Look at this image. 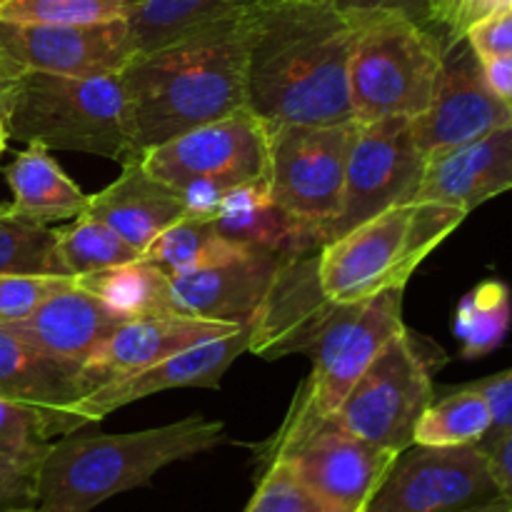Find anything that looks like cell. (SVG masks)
Returning <instances> with one entry per match:
<instances>
[{
    "mask_svg": "<svg viewBox=\"0 0 512 512\" xmlns=\"http://www.w3.org/2000/svg\"><path fill=\"white\" fill-rule=\"evenodd\" d=\"M358 18L313 0H278L255 18L245 68V108L263 125L353 120L350 55Z\"/></svg>",
    "mask_w": 512,
    "mask_h": 512,
    "instance_id": "1",
    "label": "cell"
},
{
    "mask_svg": "<svg viewBox=\"0 0 512 512\" xmlns=\"http://www.w3.org/2000/svg\"><path fill=\"white\" fill-rule=\"evenodd\" d=\"M258 13L203 25L128 60L118 78L140 155L245 108V68Z\"/></svg>",
    "mask_w": 512,
    "mask_h": 512,
    "instance_id": "2",
    "label": "cell"
},
{
    "mask_svg": "<svg viewBox=\"0 0 512 512\" xmlns=\"http://www.w3.org/2000/svg\"><path fill=\"white\" fill-rule=\"evenodd\" d=\"M225 443V425L190 415L163 428L120 435H63L40 473L43 512H90L105 500L143 488L168 465Z\"/></svg>",
    "mask_w": 512,
    "mask_h": 512,
    "instance_id": "3",
    "label": "cell"
},
{
    "mask_svg": "<svg viewBox=\"0 0 512 512\" xmlns=\"http://www.w3.org/2000/svg\"><path fill=\"white\" fill-rule=\"evenodd\" d=\"M3 120L10 138L28 145L100 155L120 165L140 158L118 73L13 75Z\"/></svg>",
    "mask_w": 512,
    "mask_h": 512,
    "instance_id": "4",
    "label": "cell"
},
{
    "mask_svg": "<svg viewBox=\"0 0 512 512\" xmlns=\"http://www.w3.org/2000/svg\"><path fill=\"white\" fill-rule=\"evenodd\" d=\"M468 218L450 205L410 200L330 240L318 255L320 285L335 303L405 288L418 265Z\"/></svg>",
    "mask_w": 512,
    "mask_h": 512,
    "instance_id": "5",
    "label": "cell"
},
{
    "mask_svg": "<svg viewBox=\"0 0 512 512\" xmlns=\"http://www.w3.org/2000/svg\"><path fill=\"white\" fill-rule=\"evenodd\" d=\"M358 38L350 55L355 123L418 118L433 103L445 48L438 35L398 13H353Z\"/></svg>",
    "mask_w": 512,
    "mask_h": 512,
    "instance_id": "6",
    "label": "cell"
},
{
    "mask_svg": "<svg viewBox=\"0 0 512 512\" xmlns=\"http://www.w3.org/2000/svg\"><path fill=\"white\" fill-rule=\"evenodd\" d=\"M263 458H280L333 512H368L398 455L358 438L303 393Z\"/></svg>",
    "mask_w": 512,
    "mask_h": 512,
    "instance_id": "7",
    "label": "cell"
},
{
    "mask_svg": "<svg viewBox=\"0 0 512 512\" xmlns=\"http://www.w3.org/2000/svg\"><path fill=\"white\" fill-rule=\"evenodd\" d=\"M433 400L428 365L403 328L375 355L333 415L353 435L398 455L413 445L415 425Z\"/></svg>",
    "mask_w": 512,
    "mask_h": 512,
    "instance_id": "8",
    "label": "cell"
},
{
    "mask_svg": "<svg viewBox=\"0 0 512 512\" xmlns=\"http://www.w3.org/2000/svg\"><path fill=\"white\" fill-rule=\"evenodd\" d=\"M268 130L270 195L298 218L318 223L330 238V225L340 210L358 123L338 125H265Z\"/></svg>",
    "mask_w": 512,
    "mask_h": 512,
    "instance_id": "9",
    "label": "cell"
},
{
    "mask_svg": "<svg viewBox=\"0 0 512 512\" xmlns=\"http://www.w3.org/2000/svg\"><path fill=\"white\" fill-rule=\"evenodd\" d=\"M423 170L425 155L410 133V118L358 123L328 243L395 205L415 200Z\"/></svg>",
    "mask_w": 512,
    "mask_h": 512,
    "instance_id": "10",
    "label": "cell"
},
{
    "mask_svg": "<svg viewBox=\"0 0 512 512\" xmlns=\"http://www.w3.org/2000/svg\"><path fill=\"white\" fill-rule=\"evenodd\" d=\"M403 290L388 288L370 298L335 305L310 348L313 370L308 383L300 388L305 400L320 413L333 415L375 355L405 328Z\"/></svg>",
    "mask_w": 512,
    "mask_h": 512,
    "instance_id": "11",
    "label": "cell"
},
{
    "mask_svg": "<svg viewBox=\"0 0 512 512\" xmlns=\"http://www.w3.org/2000/svg\"><path fill=\"white\" fill-rule=\"evenodd\" d=\"M498 498L500 490L480 445H410L398 453L368 512H465Z\"/></svg>",
    "mask_w": 512,
    "mask_h": 512,
    "instance_id": "12",
    "label": "cell"
},
{
    "mask_svg": "<svg viewBox=\"0 0 512 512\" xmlns=\"http://www.w3.org/2000/svg\"><path fill=\"white\" fill-rule=\"evenodd\" d=\"M140 163L163 183L183 188L190 180H210L230 190L265 178L268 170V130L248 108H240L213 123L180 133L153 145Z\"/></svg>",
    "mask_w": 512,
    "mask_h": 512,
    "instance_id": "13",
    "label": "cell"
},
{
    "mask_svg": "<svg viewBox=\"0 0 512 512\" xmlns=\"http://www.w3.org/2000/svg\"><path fill=\"white\" fill-rule=\"evenodd\" d=\"M138 53L128 18L53 25L0 20V75H115Z\"/></svg>",
    "mask_w": 512,
    "mask_h": 512,
    "instance_id": "14",
    "label": "cell"
},
{
    "mask_svg": "<svg viewBox=\"0 0 512 512\" xmlns=\"http://www.w3.org/2000/svg\"><path fill=\"white\" fill-rule=\"evenodd\" d=\"M505 125H512V108L493 93L478 55L463 40L445 53L433 103L418 118H410V133L420 153L430 158Z\"/></svg>",
    "mask_w": 512,
    "mask_h": 512,
    "instance_id": "15",
    "label": "cell"
},
{
    "mask_svg": "<svg viewBox=\"0 0 512 512\" xmlns=\"http://www.w3.org/2000/svg\"><path fill=\"white\" fill-rule=\"evenodd\" d=\"M318 255L288 258L278 265L268 293L248 320V350L265 360L308 355L335 310V300L320 285Z\"/></svg>",
    "mask_w": 512,
    "mask_h": 512,
    "instance_id": "16",
    "label": "cell"
},
{
    "mask_svg": "<svg viewBox=\"0 0 512 512\" xmlns=\"http://www.w3.org/2000/svg\"><path fill=\"white\" fill-rule=\"evenodd\" d=\"M240 328L243 325L238 323H220L180 313L125 320L85 360L80 368V383L88 395L90 390L110 380L133 375L170 355L225 338Z\"/></svg>",
    "mask_w": 512,
    "mask_h": 512,
    "instance_id": "17",
    "label": "cell"
},
{
    "mask_svg": "<svg viewBox=\"0 0 512 512\" xmlns=\"http://www.w3.org/2000/svg\"><path fill=\"white\" fill-rule=\"evenodd\" d=\"M250 333L243 325L225 338L210 340V343L195 345V348L175 353L150 368L138 370L133 375H123L100 388L90 390L88 395L75 403V415L88 423H98L105 415L115 413L130 403L148 398V395L163 393L173 388H218L225 370L248 350Z\"/></svg>",
    "mask_w": 512,
    "mask_h": 512,
    "instance_id": "18",
    "label": "cell"
},
{
    "mask_svg": "<svg viewBox=\"0 0 512 512\" xmlns=\"http://www.w3.org/2000/svg\"><path fill=\"white\" fill-rule=\"evenodd\" d=\"M280 263L283 258L268 250L243 245L238 253L218 263L183 275H170L175 313L248 325Z\"/></svg>",
    "mask_w": 512,
    "mask_h": 512,
    "instance_id": "19",
    "label": "cell"
},
{
    "mask_svg": "<svg viewBox=\"0 0 512 512\" xmlns=\"http://www.w3.org/2000/svg\"><path fill=\"white\" fill-rule=\"evenodd\" d=\"M508 190H512V125L425 158L415 200L450 205L470 215L485 200Z\"/></svg>",
    "mask_w": 512,
    "mask_h": 512,
    "instance_id": "20",
    "label": "cell"
},
{
    "mask_svg": "<svg viewBox=\"0 0 512 512\" xmlns=\"http://www.w3.org/2000/svg\"><path fill=\"white\" fill-rule=\"evenodd\" d=\"M83 395L80 365L53 358L0 328V400L38 410L63 438L85 425L73 410Z\"/></svg>",
    "mask_w": 512,
    "mask_h": 512,
    "instance_id": "21",
    "label": "cell"
},
{
    "mask_svg": "<svg viewBox=\"0 0 512 512\" xmlns=\"http://www.w3.org/2000/svg\"><path fill=\"white\" fill-rule=\"evenodd\" d=\"M213 228L233 243L268 250L283 260L320 253L328 245V235L318 223L275 203L265 178L225 190Z\"/></svg>",
    "mask_w": 512,
    "mask_h": 512,
    "instance_id": "22",
    "label": "cell"
},
{
    "mask_svg": "<svg viewBox=\"0 0 512 512\" xmlns=\"http://www.w3.org/2000/svg\"><path fill=\"white\" fill-rule=\"evenodd\" d=\"M120 323H125L120 315H115L108 305L73 283L70 288L43 300L28 318L0 325V328L53 358L83 368L93 350Z\"/></svg>",
    "mask_w": 512,
    "mask_h": 512,
    "instance_id": "23",
    "label": "cell"
},
{
    "mask_svg": "<svg viewBox=\"0 0 512 512\" xmlns=\"http://www.w3.org/2000/svg\"><path fill=\"white\" fill-rule=\"evenodd\" d=\"M83 215L105 223L133 248L145 253L165 228L185 218V203L180 190L150 175L140 158H133L123 163V173L108 188L88 195V208Z\"/></svg>",
    "mask_w": 512,
    "mask_h": 512,
    "instance_id": "24",
    "label": "cell"
},
{
    "mask_svg": "<svg viewBox=\"0 0 512 512\" xmlns=\"http://www.w3.org/2000/svg\"><path fill=\"white\" fill-rule=\"evenodd\" d=\"M53 428L38 410L0 400V512L38 503Z\"/></svg>",
    "mask_w": 512,
    "mask_h": 512,
    "instance_id": "25",
    "label": "cell"
},
{
    "mask_svg": "<svg viewBox=\"0 0 512 512\" xmlns=\"http://www.w3.org/2000/svg\"><path fill=\"white\" fill-rule=\"evenodd\" d=\"M5 180L13 193L10 210L30 223L48 225L75 220L88 208V195L65 175L43 145H28L5 168Z\"/></svg>",
    "mask_w": 512,
    "mask_h": 512,
    "instance_id": "26",
    "label": "cell"
},
{
    "mask_svg": "<svg viewBox=\"0 0 512 512\" xmlns=\"http://www.w3.org/2000/svg\"><path fill=\"white\" fill-rule=\"evenodd\" d=\"M73 283L108 305L123 320L175 313L170 275L153 260L140 258L115 268L75 275Z\"/></svg>",
    "mask_w": 512,
    "mask_h": 512,
    "instance_id": "27",
    "label": "cell"
},
{
    "mask_svg": "<svg viewBox=\"0 0 512 512\" xmlns=\"http://www.w3.org/2000/svg\"><path fill=\"white\" fill-rule=\"evenodd\" d=\"M278 0H143L128 18L135 50H150L170 43L203 25L258 13Z\"/></svg>",
    "mask_w": 512,
    "mask_h": 512,
    "instance_id": "28",
    "label": "cell"
},
{
    "mask_svg": "<svg viewBox=\"0 0 512 512\" xmlns=\"http://www.w3.org/2000/svg\"><path fill=\"white\" fill-rule=\"evenodd\" d=\"M490 428H493V413L488 400L470 385H460L425 408L415 425L413 445H428V448L480 445L488 438Z\"/></svg>",
    "mask_w": 512,
    "mask_h": 512,
    "instance_id": "29",
    "label": "cell"
},
{
    "mask_svg": "<svg viewBox=\"0 0 512 512\" xmlns=\"http://www.w3.org/2000/svg\"><path fill=\"white\" fill-rule=\"evenodd\" d=\"M240 248H243V243H233V240L223 238L213 228V220H200L185 215L178 223L165 228L148 245L143 258L153 260L168 275H183L190 273V270L205 268V265L230 258Z\"/></svg>",
    "mask_w": 512,
    "mask_h": 512,
    "instance_id": "30",
    "label": "cell"
},
{
    "mask_svg": "<svg viewBox=\"0 0 512 512\" xmlns=\"http://www.w3.org/2000/svg\"><path fill=\"white\" fill-rule=\"evenodd\" d=\"M512 323L510 288L500 280L475 285L455 310V335L468 360L483 358L503 345Z\"/></svg>",
    "mask_w": 512,
    "mask_h": 512,
    "instance_id": "31",
    "label": "cell"
},
{
    "mask_svg": "<svg viewBox=\"0 0 512 512\" xmlns=\"http://www.w3.org/2000/svg\"><path fill=\"white\" fill-rule=\"evenodd\" d=\"M55 245L70 278L143 258V253L133 248L128 240L88 215L75 218V223L68 228L55 230Z\"/></svg>",
    "mask_w": 512,
    "mask_h": 512,
    "instance_id": "32",
    "label": "cell"
},
{
    "mask_svg": "<svg viewBox=\"0 0 512 512\" xmlns=\"http://www.w3.org/2000/svg\"><path fill=\"white\" fill-rule=\"evenodd\" d=\"M0 273L70 278L58 255L55 230L20 218L10 210V205L0 210Z\"/></svg>",
    "mask_w": 512,
    "mask_h": 512,
    "instance_id": "33",
    "label": "cell"
},
{
    "mask_svg": "<svg viewBox=\"0 0 512 512\" xmlns=\"http://www.w3.org/2000/svg\"><path fill=\"white\" fill-rule=\"evenodd\" d=\"M128 18L120 0H3L0 20L13 23L80 25Z\"/></svg>",
    "mask_w": 512,
    "mask_h": 512,
    "instance_id": "34",
    "label": "cell"
},
{
    "mask_svg": "<svg viewBox=\"0 0 512 512\" xmlns=\"http://www.w3.org/2000/svg\"><path fill=\"white\" fill-rule=\"evenodd\" d=\"M265 470L243 512H333L280 458H263Z\"/></svg>",
    "mask_w": 512,
    "mask_h": 512,
    "instance_id": "35",
    "label": "cell"
},
{
    "mask_svg": "<svg viewBox=\"0 0 512 512\" xmlns=\"http://www.w3.org/2000/svg\"><path fill=\"white\" fill-rule=\"evenodd\" d=\"M70 285H73V278H65V275L0 273V325L28 318L43 300Z\"/></svg>",
    "mask_w": 512,
    "mask_h": 512,
    "instance_id": "36",
    "label": "cell"
},
{
    "mask_svg": "<svg viewBox=\"0 0 512 512\" xmlns=\"http://www.w3.org/2000/svg\"><path fill=\"white\" fill-rule=\"evenodd\" d=\"M505 5H512V0H433L428 30L438 35L448 53L450 48L463 43L470 25Z\"/></svg>",
    "mask_w": 512,
    "mask_h": 512,
    "instance_id": "37",
    "label": "cell"
},
{
    "mask_svg": "<svg viewBox=\"0 0 512 512\" xmlns=\"http://www.w3.org/2000/svg\"><path fill=\"white\" fill-rule=\"evenodd\" d=\"M465 43L480 60L512 55V5L493 10L478 23L470 25L465 33Z\"/></svg>",
    "mask_w": 512,
    "mask_h": 512,
    "instance_id": "38",
    "label": "cell"
},
{
    "mask_svg": "<svg viewBox=\"0 0 512 512\" xmlns=\"http://www.w3.org/2000/svg\"><path fill=\"white\" fill-rule=\"evenodd\" d=\"M468 385L488 400L490 413H493V428H490L488 438L480 443V448H483V445L493 443L495 438H500V435L512 430V368L503 370L498 375H490L485 380H475V383Z\"/></svg>",
    "mask_w": 512,
    "mask_h": 512,
    "instance_id": "39",
    "label": "cell"
},
{
    "mask_svg": "<svg viewBox=\"0 0 512 512\" xmlns=\"http://www.w3.org/2000/svg\"><path fill=\"white\" fill-rule=\"evenodd\" d=\"M333 5L345 13H398L423 28H428L433 10V0H335Z\"/></svg>",
    "mask_w": 512,
    "mask_h": 512,
    "instance_id": "40",
    "label": "cell"
},
{
    "mask_svg": "<svg viewBox=\"0 0 512 512\" xmlns=\"http://www.w3.org/2000/svg\"><path fill=\"white\" fill-rule=\"evenodd\" d=\"M483 450L488 455L490 473L498 485L500 498H512V430L495 438L493 443L483 445Z\"/></svg>",
    "mask_w": 512,
    "mask_h": 512,
    "instance_id": "41",
    "label": "cell"
},
{
    "mask_svg": "<svg viewBox=\"0 0 512 512\" xmlns=\"http://www.w3.org/2000/svg\"><path fill=\"white\" fill-rule=\"evenodd\" d=\"M480 60V58H478ZM483 75L493 93L512 108V55H500V58H483Z\"/></svg>",
    "mask_w": 512,
    "mask_h": 512,
    "instance_id": "42",
    "label": "cell"
},
{
    "mask_svg": "<svg viewBox=\"0 0 512 512\" xmlns=\"http://www.w3.org/2000/svg\"><path fill=\"white\" fill-rule=\"evenodd\" d=\"M478 512H512V498H498L490 505L480 508Z\"/></svg>",
    "mask_w": 512,
    "mask_h": 512,
    "instance_id": "43",
    "label": "cell"
},
{
    "mask_svg": "<svg viewBox=\"0 0 512 512\" xmlns=\"http://www.w3.org/2000/svg\"><path fill=\"white\" fill-rule=\"evenodd\" d=\"M5 90H8V78L0 75V118H3V110H5Z\"/></svg>",
    "mask_w": 512,
    "mask_h": 512,
    "instance_id": "44",
    "label": "cell"
},
{
    "mask_svg": "<svg viewBox=\"0 0 512 512\" xmlns=\"http://www.w3.org/2000/svg\"><path fill=\"white\" fill-rule=\"evenodd\" d=\"M8 138L10 135H8V128H5V120L0 118V153H3L5 145H8Z\"/></svg>",
    "mask_w": 512,
    "mask_h": 512,
    "instance_id": "45",
    "label": "cell"
},
{
    "mask_svg": "<svg viewBox=\"0 0 512 512\" xmlns=\"http://www.w3.org/2000/svg\"><path fill=\"white\" fill-rule=\"evenodd\" d=\"M3 512H43L40 508H30V505H20V508H8Z\"/></svg>",
    "mask_w": 512,
    "mask_h": 512,
    "instance_id": "46",
    "label": "cell"
},
{
    "mask_svg": "<svg viewBox=\"0 0 512 512\" xmlns=\"http://www.w3.org/2000/svg\"><path fill=\"white\" fill-rule=\"evenodd\" d=\"M313 3H335V0H313Z\"/></svg>",
    "mask_w": 512,
    "mask_h": 512,
    "instance_id": "47",
    "label": "cell"
},
{
    "mask_svg": "<svg viewBox=\"0 0 512 512\" xmlns=\"http://www.w3.org/2000/svg\"><path fill=\"white\" fill-rule=\"evenodd\" d=\"M480 510V508H478ZM478 510H465V512H478Z\"/></svg>",
    "mask_w": 512,
    "mask_h": 512,
    "instance_id": "48",
    "label": "cell"
},
{
    "mask_svg": "<svg viewBox=\"0 0 512 512\" xmlns=\"http://www.w3.org/2000/svg\"><path fill=\"white\" fill-rule=\"evenodd\" d=\"M5 208V205H0V210H3Z\"/></svg>",
    "mask_w": 512,
    "mask_h": 512,
    "instance_id": "49",
    "label": "cell"
},
{
    "mask_svg": "<svg viewBox=\"0 0 512 512\" xmlns=\"http://www.w3.org/2000/svg\"><path fill=\"white\" fill-rule=\"evenodd\" d=\"M0 3H3V0H0Z\"/></svg>",
    "mask_w": 512,
    "mask_h": 512,
    "instance_id": "50",
    "label": "cell"
}]
</instances>
